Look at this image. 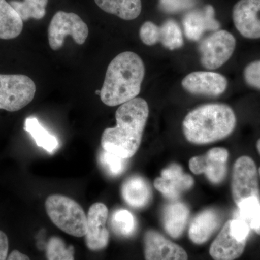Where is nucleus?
Listing matches in <instances>:
<instances>
[{"mask_svg":"<svg viewBox=\"0 0 260 260\" xmlns=\"http://www.w3.org/2000/svg\"><path fill=\"white\" fill-rule=\"evenodd\" d=\"M108 216L109 210L104 203H94L89 208L85 238V244L90 250H103L109 244V232L107 228Z\"/></svg>","mask_w":260,"mask_h":260,"instance_id":"obj_10","label":"nucleus"},{"mask_svg":"<svg viewBox=\"0 0 260 260\" xmlns=\"http://www.w3.org/2000/svg\"><path fill=\"white\" fill-rule=\"evenodd\" d=\"M260 0H240L233 9L238 31L246 39H260Z\"/></svg>","mask_w":260,"mask_h":260,"instance_id":"obj_14","label":"nucleus"},{"mask_svg":"<svg viewBox=\"0 0 260 260\" xmlns=\"http://www.w3.org/2000/svg\"><path fill=\"white\" fill-rule=\"evenodd\" d=\"M235 37L225 30H216L201 42V64L206 69L216 70L232 57L235 50Z\"/></svg>","mask_w":260,"mask_h":260,"instance_id":"obj_7","label":"nucleus"},{"mask_svg":"<svg viewBox=\"0 0 260 260\" xmlns=\"http://www.w3.org/2000/svg\"><path fill=\"white\" fill-rule=\"evenodd\" d=\"M194 183L192 177L183 172L180 165L172 164L162 171L160 177L155 179L154 186L168 200L177 201L182 193L192 187Z\"/></svg>","mask_w":260,"mask_h":260,"instance_id":"obj_11","label":"nucleus"},{"mask_svg":"<svg viewBox=\"0 0 260 260\" xmlns=\"http://www.w3.org/2000/svg\"><path fill=\"white\" fill-rule=\"evenodd\" d=\"M229 155L225 148L210 149L205 155L191 158L189 162V169L195 174H205L212 184H220L226 177Z\"/></svg>","mask_w":260,"mask_h":260,"instance_id":"obj_9","label":"nucleus"},{"mask_svg":"<svg viewBox=\"0 0 260 260\" xmlns=\"http://www.w3.org/2000/svg\"><path fill=\"white\" fill-rule=\"evenodd\" d=\"M121 194L126 204L135 209L148 206L153 198L148 181L139 175L131 176L123 182Z\"/></svg>","mask_w":260,"mask_h":260,"instance_id":"obj_17","label":"nucleus"},{"mask_svg":"<svg viewBox=\"0 0 260 260\" xmlns=\"http://www.w3.org/2000/svg\"><path fill=\"white\" fill-rule=\"evenodd\" d=\"M24 130L31 135L38 146L49 153H54L59 147L57 138L50 134L34 116H30L25 119Z\"/></svg>","mask_w":260,"mask_h":260,"instance_id":"obj_22","label":"nucleus"},{"mask_svg":"<svg viewBox=\"0 0 260 260\" xmlns=\"http://www.w3.org/2000/svg\"><path fill=\"white\" fill-rule=\"evenodd\" d=\"M196 0H160L159 6L162 11L168 13H176L190 9Z\"/></svg>","mask_w":260,"mask_h":260,"instance_id":"obj_30","label":"nucleus"},{"mask_svg":"<svg viewBox=\"0 0 260 260\" xmlns=\"http://www.w3.org/2000/svg\"><path fill=\"white\" fill-rule=\"evenodd\" d=\"M73 246H68L60 237H52L48 241L46 254L47 260H75Z\"/></svg>","mask_w":260,"mask_h":260,"instance_id":"obj_27","label":"nucleus"},{"mask_svg":"<svg viewBox=\"0 0 260 260\" xmlns=\"http://www.w3.org/2000/svg\"><path fill=\"white\" fill-rule=\"evenodd\" d=\"M9 3L22 20L27 21L30 18L40 20L45 16L48 0H12Z\"/></svg>","mask_w":260,"mask_h":260,"instance_id":"obj_23","label":"nucleus"},{"mask_svg":"<svg viewBox=\"0 0 260 260\" xmlns=\"http://www.w3.org/2000/svg\"><path fill=\"white\" fill-rule=\"evenodd\" d=\"M7 260H30L28 256L18 250H13Z\"/></svg>","mask_w":260,"mask_h":260,"instance_id":"obj_33","label":"nucleus"},{"mask_svg":"<svg viewBox=\"0 0 260 260\" xmlns=\"http://www.w3.org/2000/svg\"><path fill=\"white\" fill-rule=\"evenodd\" d=\"M246 244L233 235L227 221L212 243L210 254L214 260H235L242 255Z\"/></svg>","mask_w":260,"mask_h":260,"instance_id":"obj_16","label":"nucleus"},{"mask_svg":"<svg viewBox=\"0 0 260 260\" xmlns=\"http://www.w3.org/2000/svg\"><path fill=\"white\" fill-rule=\"evenodd\" d=\"M45 207L56 227L73 237H85L87 215L79 203L64 195L52 194L46 200Z\"/></svg>","mask_w":260,"mask_h":260,"instance_id":"obj_4","label":"nucleus"},{"mask_svg":"<svg viewBox=\"0 0 260 260\" xmlns=\"http://www.w3.org/2000/svg\"><path fill=\"white\" fill-rule=\"evenodd\" d=\"M220 224V215L216 210H204L191 220L189 228V239L198 245L205 244L216 232Z\"/></svg>","mask_w":260,"mask_h":260,"instance_id":"obj_18","label":"nucleus"},{"mask_svg":"<svg viewBox=\"0 0 260 260\" xmlns=\"http://www.w3.org/2000/svg\"><path fill=\"white\" fill-rule=\"evenodd\" d=\"M237 125L234 110L223 104H205L194 109L184 118L183 133L189 143L205 145L223 140Z\"/></svg>","mask_w":260,"mask_h":260,"instance_id":"obj_3","label":"nucleus"},{"mask_svg":"<svg viewBox=\"0 0 260 260\" xmlns=\"http://www.w3.org/2000/svg\"><path fill=\"white\" fill-rule=\"evenodd\" d=\"M111 226L118 236L129 237L136 230V220L134 215L129 210L119 209L112 214Z\"/></svg>","mask_w":260,"mask_h":260,"instance_id":"obj_26","label":"nucleus"},{"mask_svg":"<svg viewBox=\"0 0 260 260\" xmlns=\"http://www.w3.org/2000/svg\"><path fill=\"white\" fill-rule=\"evenodd\" d=\"M36 90L34 80L26 75L0 74V109L20 110L32 102Z\"/></svg>","mask_w":260,"mask_h":260,"instance_id":"obj_5","label":"nucleus"},{"mask_svg":"<svg viewBox=\"0 0 260 260\" xmlns=\"http://www.w3.org/2000/svg\"><path fill=\"white\" fill-rule=\"evenodd\" d=\"M244 78L249 86L260 90V60L252 61L246 67Z\"/></svg>","mask_w":260,"mask_h":260,"instance_id":"obj_31","label":"nucleus"},{"mask_svg":"<svg viewBox=\"0 0 260 260\" xmlns=\"http://www.w3.org/2000/svg\"><path fill=\"white\" fill-rule=\"evenodd\" d=\"M101 9L123 20H132L139 16L141 0H95Z\"/></svg>","mask_w":260,"mask_h":260,"instance_id":"obj_21","label":"nucleus"},{"mask_svg":"<svg viewBox=\"0 0 260 260\" xmlns=\"http://www.w3.org/2000/svg\"><path fill=\"white\" fill-rule=\"evenodd\" d=\"M126 160L104 150L99 155L101 167L112 177H118L123 174L126 168Z\"/></svg>","mask_w":260,"mask_h":260,"instance_id":"obj_28","label":"nucleus"},{"mask_svg":"<svg viewBox=\"0 0 260 260\" xmlns=\"http://www.w3.org/2000/svg\"><path fill=\"white\" fill-rule=\"evenodd\" d=\"M181 85L186 91L194 95L219 96L226 90L228 81L219 73L198 71L186 75Z\"/></svg>","mask_w":260,"mask_h":260,"instance_id":"obj_13","label":"nucleus"},{"mask_svg":"<svg viewBox=\"0 0 260 260\" xmlns=\"http://www.w3.org/2000/svg\"><path fill=\"white\" fill-rule=\"evenodd\" d=\"M145 260H188L186 251L157 231H147L144 235Z\"/></svg>","mask_w":260,"mask_h":260,"instance_id":"obj_12","label":"nucleus"},{"mask_svg":"<svg viewBox=\"0 0 260 260\" xmlns=\"http://www.w3.org/2000/svg\"><path fill=\"white\" fill-rule=\"evenodd\" d=\"M9 251V241L5 233L0 230V260H7Z\"/></svg>","mask_w":260,"mask_h":260,"instance_id":"obj_32","label":"nucleus"},{"mask_svg":"<svg viewBox=\"0 0 260 260\" xmlns=\"http://www.w3.org/2000/svg\"><path fill=\"white\" fill-rule=\"evenodd\" d=\"M140 38L145 45H155L159 43V26L153 22H145L140 29Z\"/></svg>","mask_w":260,"mask_h":260,"instance_id":"obj_29","label":"nucleus"},{"mask_svg":"<svg viewBox=\"0 0 260 260\" xmlns=\"http://www.w3.org/2000/svg\"><path fill=\"white\" fill-rule=\"evenodd\" d=\"M258 172H259V177H260V168L259 169V171H258Z\"/></svg>","mask_w":260,"mask_h":260,"instance_id":"obj_36","label":"nucleus"},{"mask_svg":"<svg viewBox=\"0 0 260 260\" xmlns=\"http://www.w3.org/2000/svg\"><path fill=\"white\" fill-rule=\"evenodd\" d=\"M23 21L9 3L0 0V39L10 40L21 34Z\"/></svg>","mask_w":260,"mask_h":260,"instance_id":"obj_20","label":"nucleus"},{"mask_svg":"<svg viewBox=\"0 0 260 260\" xmlns=\"http://www.w3.org/2000/svg\"><path fill=\"white\" fill-rule=\"evenodd\" d=\"M183 27L186 37L189 40L199 41L203 34L208 30H216L220 24L215 18V10L211 5L203 9L191 10L183 18Z\"/></svg>","mask_w":260,"mask_h":260,"instance_id":"obj_15","label":"nucleus"},{"mask_svg":"<svg viewBox=\"0 0 260 260\" xmlns=\"http://www.w3.org/2000/svg\"><path fill=\"white\" fill-rule=\"evenodd\" d=\"M189 217V209L186 205L181 202H172L162 211V226L171 237L178 239L185 230Z\"/></svg>","mask_w":260,"mask_h":260,"instance_id":"obj_19","label":"nucleus"},{"mask_svg":"<svg viewBox=\"0 0 260 260\" xmlns=\"http://www.w3.org/2000/svg\"><path fill=\"white\" fill-rule=\"evenodd\" d=\"M159 43L169 50H176L184 45L182 32L177 22L169 20L159 26Z\"/></svg>","mask_w":260,"mask_h":260,"instance_id":"obj_24","label":"nucleus"},{"mask_svg":"<svg viewBox=\"0 0 260 260\" xmlns=\"http://www.w3.org/2000/svg\"><path fill=\"white\" fill-rule=\"evenodd\" d=\"M254 232H255L256 234H257L258 235H260V225L257 228V229H255Z\"/></svg>","mask_w":260,"mask_h":260,"instance_id":"obj_35","label":"nucleus"},{"mask_svg":"<svg viewBox=\"0 0 260 260\" xmlns=\"http://www.w3.org/2000/svg\"><path fill=\"white\" fill-rule=\"evenodd\" d=\"M232 194L237 205L246 198L259 197V172L251 157L243 155L234 162Z\"/></svg>","mask_w":260,"mask_h":260,"instance_id":"obj_8","label":"nucleus"},{"mask_svg":"<svg viewBox=\"0 0 260 260\" xmlns=\"http://www.w3.org/2000/svg\"><path fill=\"white\" fill-rule=\"evenodd\" d=\"M239 218L242 219L251 230L260 225V200L259 197H251L243 200L237 205Z\"/></svg>","mask_w":260,"mask_h":260,"instance_id":"obj_25","label":"nucleus"},{"mask_svg":"<svg viewBox=\"0 0 260 260\" xmlns=\"http://www.w3.org/2000/svg\"><path fill=\"white\" fill-rule=\"evenodd\" d=\"M145 73L144 63L138 54L133 51L118 54L108 66L101 90L102 102L108 107H116L137 98Z\"/></svg>","mask_w":260,"mask_h":260,"instance_id":"obj_2","label":"nucleus"},{"mask_svg":"<svg viewBox=\"0 0 260 260\" xmlns=\"http://www.w3.org/2000/svg\"><path fill=\"white\" fill-rule=\"evenodd\" d=\"M148 116V103L142 98L121 104L116 112V126L103 133V150L124 159L134 156L141 144Z\"/></svg>","mask_w":260,"mask_h":260,"instance_id":"obj_1","label":"nucleus"},{"mask_svg":"<svg viewBox=\"0 0 260 260\" xmlns=\"http://www.w3.org/2000/svg\"><path fill=\"white\" fill-rule=\"evenodd\" d=\"M256 149H257L258 153L260 154V139L257 140V142H256Z\"/></svg>","mask_w":260,"mask_h":260,"instance_id":"obj_34","label":"nucleus"},{"mask_svg":"<svg viewBox=\"0 0 260 260\" xmlns=\"http://www.w3.org/2000/svg\"><path fill=\"white\" fill-rule=\"evenodd\" d=\"M88 25L75 13L59 11L51 19L48 29V39L51 49L59 50L70 36L76 44L82 45L88 37Z\"/></svg>","mask_w":260,"mask_h":260,"instance_id":"obj_6","label":"nucleus"}]
</instances>
